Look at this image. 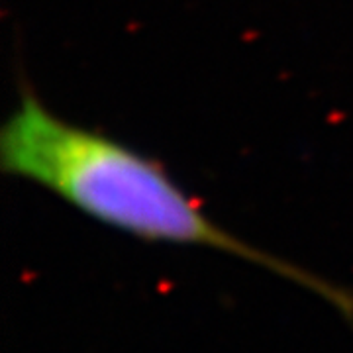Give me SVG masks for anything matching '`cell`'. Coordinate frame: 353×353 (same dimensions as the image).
<instances>
[{"mask_svg":"<svg viewBox=\"0 0 353 353\" xmlns=\"http://www.w3.org/2000/svg\"><path fill=\"white\" fill-rule=\"evenodd\" d=\"M0 169L34 183L104 226L145 241L238 255L324 296L345 314L353 294L216 224L161 161L53 112L28 83L0 128Z\"/></svg>","mask_w":353,"mask_h":353,"instance_id":"1","label":"cell"}]
</instances>
